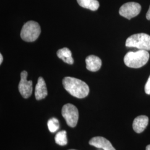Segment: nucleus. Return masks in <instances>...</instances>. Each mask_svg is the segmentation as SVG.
<instances>
[{"label": "nucleus", "instance_id": "16", "mask_svg": "<svg viewBox=\"0 0 150 150\" xmlns=\"http://www.w3.org/2000/svg\"><path fill=\"white\" fill-rule=\"evenodd\" d=\"M145 91L146 94L150 95V76L145 85Z\"/></svg>", "mask_w": 150, "mask_h": 150}, {"label": "nucleus", "instance_id": "7", "mask_svg": "<svg viewBox=\"0 0 150 150\" xmlns=\"http://www.w3.org/2000/svg\"><path fill=\"white\" fill-rule=\"evenodd\" d=\"M27 71H23L21 73V80L18 85V90L22 96L25 98H28L32 93V81H27Z\"/></svg>", "mask_w": 150, "mask_h": 150}, {"label": "nucleus", "instance_id": "17", "mask_svg": "<svg viewBox=\"0 0 150 150\" xmlns=\"http://www.w3.org/2000/svg\"><path fill=\"white\" fill-rule=\"evenodd\" d=\"M146 18H147L148 20H150V6L149 10H148L147 13H146Z\"/></svg>", "mask_w": 150, "mask_h": 150}, {"label": "nucleus", "instance_id": "3", "mask_svg": "<svg viewBox=\"0 0 150 150\" xmlns=\"http://www.w3.org/2000/svg\"><path fill=\"white\" fill-rule=\"evenodd\" d=\"M126 46L136 47L141 50L150 51V36L144 33L133 35L126 40Z\"/></svg>", "mask_w": 150, "mask_h": 150}, {"label": "nucleus", "instance_id": "5", "mask_svg": "<svg viewBox=\"0 0 150 150\" xmlns=\"http://www.w3.org/2000/svg\"><path fill=\"white\" fill-rule=\"evenodd\" d=\"M62 115L71 127H75L79 120V111L72 104L67 103L62 108Z\"/></svg>", "mask_w": 150, "mask_h": 150}, {"label": "nucleus", "instance_id": "4", "mask_svg": "<svg viewBox=\"0 0 150 150\" xmlns=\"http://www.w3.org/2000/svg\"><path fill=\"white\" fill-rule=\"evenodd\" d=\"M41 33V27L36 22L28 21L24 24L21 31V38L26 42L36 41Z\"/></svg>", "mask_w": 150, "mask_h": 150}, {"label": "nucleus", "instance_id": "14", "mask_svg": "<svg viewBox=\"0 0 150 150\" xmlns=\"http://www.w3.org/2000/svg\"><path fill=\"white\" fill-rule=\"evenodd\" d=\"M55 142L57 145L65 146L67 144V133L66 131H61L57 132L54 137Z\"/></svg>", "mask_w": 150, "mask_h": 150}, {"label": "nucleus", "instance_id": "6", "mask_svg": "<svg viewBox=\"0 0 150 150\" xmlns=\"http://www.w3.org/2000/svg\"><path fill=\"white\" fill-rule=\"evenodd\" d=\"M141 10V6L139 4L129 2L123 4L119 10V13L121 16L130 20L132 18L137 16Z\"/></svg>", "mask_w": 150, "mask_h": 150}, {"label": "nucleus", "instance_id": "20", "mask_svg": "<svg viewBox=\"0 0 150 150\" xmlns=\"http://www.w3.org/2000/svg\"></svg>", "mask_w": 150, "mask_h": 150}, {"label": "nucleus", "instance_id": "10", "mask_svg": "<svg viewBox=\"0 0 150 150\" xmlns=\"http://www.w3.org/2000/svg\"><path fill=\"white\" fill-rule=\"evenodd\" d=\"M149 123V118L145 115H141L134 118L132 127L134 131L140 134L145 130Z\"/></svg>", "mask_w": 150, "mask_h": 150}, {"label": "nucleus", "instance_id": "9", "mask_svg": "<svg viewBox=\"0 0 150 150\" xmlns=\"http://www.w3.org/2000/svg\"><path fill=\"white\" fill-rule=\"evenodd\" d=\"M48 92L47 87L43 77H40L38 81L37 85L35 87V95L37 100H41L47 96Z\"/></svg>", "mask_w": 150, "mask_h": 150}, {"label": "nucleus", "instance_id": "8", "mask_svg": "<svg viewBox=\"0 0 150 150\" xmlns=\"http://www.w3.org/2000/svg\"><path fill=\"white\" fill-rule=\"evenodd\" d=\"M89 144L103 150H116L108 139L101 136L93 137L90 140Z\"/></svg>", "mask_w": 150, "mask_h": 150}, {"label": "nucleus", "instance_id": "13", "mask_svg": "<svg viewBox=\"0 0 150 150\" xmlns=\"http://www.w3.org/2000/svg\"><path fill=\"white\" fill-rule=\"evenodd\" d=\"M79 5L91 11H96L100 6V4L97 0H77Z\"/></svg>", "mask_w": 150, "mask_h": 150}, {"label": "nucleus", "instance_id": "18", "mask_svg": "<svg viewBox=\"0 0 150 150\" xmlns=\"http://www.w3.org/2000/svg\"><path fill=\"white\" fill-rule=\"evenodd\" d=\"M2 61H3V57H2V54H0V64H2Z\"/></svg>", "mask_w": 150, "mask_h": 150}, {"label": "nucleus", "instance_id": "12", "mask_svg": "<svg viewBox=\"0 0 150 150\" xmlns=\"http://www.w3.org/2000/svg\"><path fill=\"white\" fill-rule=\"evenodd\" d=\"M57 55L60 59L69 64H72L74 62V59L72 57V53L70 50L67 47L59 49L57 52Z\"/></svg>", "mask_w": 150, "mask_h": 150}, {"label": "nucleus", "instance_id": "19", "mask_svg": "<svg viewBox=\"0 0 150 150\" xmlns=\"http://www.w3.org/2000/svg\"><path fill=\"white\" fill-rule=\"evenodd\" d=\"M146 150H150V145L147 146V147L146 148Z\"/></svg>", "mask_w": 150, "mask_h": 150}, {"label": "nucleus", "instance_id": "1", "mask_svg": "<svg viewBox=\"0 0 150 150\" xmlns=\"http://www.w3.org/2000/svg\"><path fill=\"white\" fill-rule=\"evenodd\" d=\"M62 83L64 89L72 96L79 98H83L88 96L90 88L84 81L75 77H66Z\"/></svg>", "mask_w": 150, "mask_h": 150}, {"label": "nucleus", "instance_id": "2", "mask_svg": "<svg viewBox=\"0 0 150 150\" xmlns=\"http://www.w3.org/2000/svg\"><path fill=\"white\" fill-rule=\"evenodd\" d=\"M150 59V54L146 50L137 52H129L124 57V63L127 67L139 69L147 64Z\"/></svg>", "mask_w": 150, "mask_h": 150}, {"label": "nucleus", "instance_id": "11", "mask_svg": "<svg viewBox=\"0 0 150 150\" xmlns=\"http://www.w3.org/2000/svg\"><path fill=\"white\" fill-rule=\"evenodd\" d=\"M86 69L92 72H96L100 69L102 61L98 57L95 55H90L86 59Z\"/></svg>", "mask_w": 150, "mask_h": 150}, {"label": "nucleus", "instance_id": "15", "mask_svg": "<svg viewBox=\"0 0 150 150\" xmlns=\"http://www.w3.org/2000/svg\"><path fill=\"white\" fill-rule=\"evenodd\" d=\"M48 129L51 132H55L59 129V123L57 118H52L50 119L47 122Z\"/></svg>", "mask_w": 150, "mask_h": 150}]
</instances>
